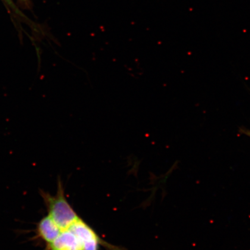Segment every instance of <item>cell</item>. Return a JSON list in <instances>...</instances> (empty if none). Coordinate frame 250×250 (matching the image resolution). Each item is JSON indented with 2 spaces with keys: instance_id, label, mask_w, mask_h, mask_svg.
<instances>
[{
  "instance_id": "1",
  "label": "cell",
  "mask_w": 250,
  "mask_h": 250,
  "mask_svg": "<svg viewBox=\"0 0 250 250\" xmlns=\"http://www.w3.org/2000/svg\"><path fill=\"white\" fill-rule=\"evenodd\" d=\"M48 212V215L62 230L69 229L78 219L80 218L65 198L63 185L61 180L58 181L57 192L55 195L40 190Z\"/></svg>"
},
{
  "instance_id": "2",
  "label": "cell",
  "mask_w": 250,
  "mask_h": 250,
  "mask_svg": "<svg viewBox=\"0 0 250 250\" xmlns=\"http://www.w3.org/2000/svg\"><path fill=\"white\" fill-rule=\"evenodd\" d=\"M76 234L82 244L83 250H99L100 245L104 246L109 250H121L111 246L100 237L98 233L82 219L79 218L69 228Z\"/></svg>"
},
{
  "instance_id": "3",
  "label": "cell",
  "mask_w": 250,
  "mask_h": 250,
  "mask_svg": "<svg viewBox=\"0 0 250 250\" xmlns=\"http://www.w3.org/2000/svg\"><path fill=\"white\" fill-rule=\"evenodd\" d=\"M62 230L54 221L47 215L43 217L37 225L36 239H40L48 245L57 238Z\"/></svg>"
},
{
  "instance_id": "4",
  "label": "cell",
  "mask_w": 250,
  "mask_h": 250,
  "mask_svg": "<svg viewBox=\"0 0 250 250\" xmlns=\"http://www.w3.org/2000/svg\"><path fill=\"white\" fill-rule=\"evenodd\" d=\"M46 250H83L82 244L70 229L62 230L54 242L46 246Z\"/></svg>"
},
{
  "instance_id": "5",
  "label": "cell",
  "mask_w": 250,
  "mask_h": 250,
  "mask_svg": "<svg viewBox=\"0 0 250 250\" xmlns=\"http://www.w3.org/2000/svg\"><path fill=\"white\" fill-rule=\"evenodd\" d=\"M21 1H22L24 4H27L28 0H21Z\"/></svg>"
},
{
  "instance_id": "6",
  "label": "cell",
  "mask_w": 250,
  "mask_h": 250,
  "mask_svg": "<svg viewBox=\"0 0 250 250\" xmlns=\"http://www.w3.org/2000/svg\"><path fill=\"white\" fill-rule=\"evenodd\" d=\"M6 1H8V2H10V1H9V0H6Z\"/></svg>"
}]
</instances>
